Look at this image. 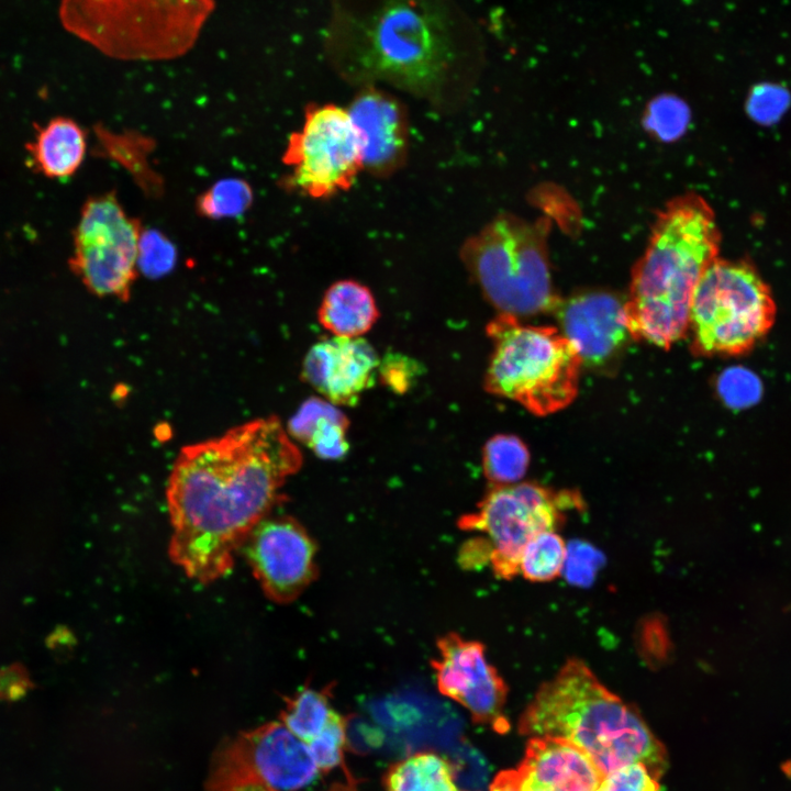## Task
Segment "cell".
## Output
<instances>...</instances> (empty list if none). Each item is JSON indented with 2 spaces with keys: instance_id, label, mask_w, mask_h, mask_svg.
<instances>
[{
  "instance_id": "obj_1",
  "label": "cell",
  "mask_w": 791,
  "mask_h": 791,
  "mask_svg": "<svg viewBox=\"0 0 791 791\" xmlns=\"http://www.w3.org/2000/svg\"><path fill=\"white\" fill-rule=\"evenodd\" d=\"M301 465V452L272 415L185 446L166 490L172 561L203 583L226 575Z\"/></svg>"
},
{
  "instance_id": "obj_2",
  "label": "cell",
  "mask_w": 791,
  "mask_h": 791,
  "mask_svg": "<svg viewBox=\"0 0 791 791\" xmlns=\"http://www.w3.org/2000/svg\"><path fill=\"white\" fill-rule=\"evenodd\" d=\"M718 246L714 214L700 196L677 197L659 211L625 300L632 337L667 349L684 335L694 289Z\"/></svg>"
},
{
  "instance_id": "obj_3",
  "label": "cell",
  "mask_w": 791,
  "mask_h": 791,
  "mask_svg": "<svg viewBox=\"0 0 791 791\" xmlns=\"http://www.w3.org/2000/svg\"><path fill=\"white\" fill-rule=\"evenodd\" d=\"M522 734L565 739L603 773L642 764L659 780L667 753L639 712L611 692L580 659H568L522 713Z\"/></svg>"
},
{
  "instance_id": "obj_4",
  "label": "cell",
  "mask_w": 791,
  "mask_h": 791,
  "mask_svg": "<svg viewBox=\"0 0 791 791\" xmlns=\"http://www.w3.org/2000/svg\"><path fill=\"white\" fill-rule=\"evenodd\" d=\"M359 44L343 57L353 81H383L438 108L455 105L465 81L463 63L441 13L422 0H385L361 19Z\"/></svg>"
},
{
  "instance_id": "obj_5",
  "label": "cell",
  "mask_w": 791,
  "mask_h": 791,
  "mask_svg": "<svg viewBox=\"0 0 791 791\" xmlns=\"http://www.w3.org/2000/svg\"><path fill=\"white\" fill-rule=\"evenodd\" d=\"M492 355L484 389L523 405L536 415L565 409L578 393L582 364L556 327L532 326L499 313L488 325Z\"/></svg>"
},
{
  "instance_id": "obj_6",
  "label": "cell",
  "mask_w": 791,
  "mask_h": 791,
  "mask_svg": "<svg viewBox=\"0 0 791 791\" xmlns=\"http://www.w3.org/2000/svg\"><path fill=\"white\" fill-rule=\"evenodd\" d=\"M548 226L502 214L463 244L459 255L484 298L516 317L554 311L547 254Z\"/></svg>"
},
{
  "instance_id": "obj_7",
  "label": "cell",
  "mask_w": 791,
  "mask_h": 791,
  "mask_svg": "<svg viewBox=\"0 0 791 791\" xmlns=\"http://www.w3.org/2000/svg\"><path fill=\"white\" fill-rule=\"evenodd\" d=\"M205 791H358L348 769H321L280 721L227 738L214 753Z\"/></svg>"
},
{
  "instance_id": "obj_8",
  "label": "cell",
  "mask_w": 791,
  "mask_h": 791,
  "mask_svg": "<svg viewBox=\"0 0 791 791\" xmlns=\"http://www.w3.org/2000/svg\"><path fill=\"white\" fill-rule=\"evenodd\" d=\"M775 312L768 287L749 264L716 258L692 296V349L700 355L745 353L767 334Z\"/></svg>"
},
{
  "instance_id": "obj_9",
  "label": "cell",
  "mask_w": 791,
  "mask_h": 791,
  "mask_svg": "<svg viewBox=\"0 0 791 791\" xmlns=\"http://www.w3.org/2000/svg\"><path fill=\"white\" fill-rule=\"evenodd\" d=\"M581 506L582 499L573 491H556L530 482L492 486L477 510L460 516L457 524L463 531L488 536L489 562L494 575L511 580L520 572L527 542L541 532L556 531L567 511Z\"/></svg>"
},
{
  "instance_id": "obj_10",
  "label": "cell",
  "mask_w": 791,
  "mask_h": 791,
  "mask_svg": "<svg viewBox=\"0 0 791 791\" xmlns=\"http://www.w3.org/2000/svg\"><path fill=\"white\" fill-rule=\"evenodd\" d=\"M143 226L130 216L115 192L90 197L74 231L73 272L99 297L127 301L136 277Z\"/></svg>"
},
{
  "instance_id": "obj_11",
  "label": "cell",
  "mask_w": 791,
  "mask_h": 791,
  "mask_svg": "<svg viewBox=\"0 0 791 791\" xmlns=\"http://www.w3.org/2000/svg\"><path fill=\"white\" fill-rule=\"evenodd\" d=\"M282 163L291 169L288 186L308 197L326 199L349 190L364 163L347 109L310 105L302 126L288 140Z\"/></svg>"
},
{
  "instance_id": "obj_12",
  "label": "cell",
  "mask_w": 791,
  "mask_h": 791,
  "mask_svg": "<svg viewBox=\"0 0 791 791\" xmlns=\"http://www.w3.org/2000/svg\"><path fill=\"white\" fill-rule=\"evenodd\" d=\"M244 544L257 581L277 603L296 600L317 576V546L290 516L264 517Z\"/></svg>"
},
{
  "instance_id": "obj_13",
  "label": "cell",
  "mask_w": 791,
  "mask_h": 791,
  "mask_svg": "<svg viewBox=\"0 0 791 791\" xmlns=\"http://www.w3.org/2000/svg\"><path fill=\"white\" fill-rule=\"evenodd\" d=\"M436 646L438 655L432 667L439 692L463 705L475 722L505 732L508 687L488 661L484 645L448 633L438 638Z\"/></svg>"
},
{
  "instance_id": "obj_14",
  "label": "cell",
  "mask_w": 791,
  "mask_h": 791,
  "mask_svg": "<svg viewBox=\"0 0 791 791\" xmlns=\"http://www.w3.org/2000/svg\"><path fill=\"white\" fill-rule=\"evenodd\" d=\"M379 358L360 337L324 339L302 363V379L335 405H355L378 375Z\"/></svg>"
},
{
  "instance_id": "obj_15",
  "label": "cell",
  "mask_w": 791,
  "mask_h": 791,
  "mask_svg": "<svg viewBox=\"0 0 791 791\" xmlns=\"http://www.w3.org/2000/svg\"><path fill=\"white\" fill-rule=\"evenodd\" d=\"M347 111L360 141L364 169L387 177L401 168L410 141L403 105L387 92L366 87Z\"/></svg>"
},
{
  "instance_id": "obj_16",
  "label": "cell",
  "mask_w": 791,
  "mask_h": 791,
  "mask_svg": "<svg viewBox=\"0 0 791 791\" xmlns=\"http://www.w3.org/2000/svg\"><path fill=\"white\" fill-rule=\"evenodd\" d=\"M554 311L562 335L587 365L604 364L630 335L625 301L609 292H584L560 300Z\"/></svg>"
},
{
  "instance_id": "obj_17",
  "label": "cell",
  "mask_w": 791,
  "mask_h": 791,
  "mask_svg": "<svg viewBox=\"0 0 791 791\" xmlns=\"http://www.w3.org/2000/svg\"><path fill=\"white\" fill-rule=\"evenodd\" d=\"M520 791H594L603 773L571 743L556 737H531L515 770Z\"/></svg>"
},
{
  "instance_id": "obj_18",
  "label": "cell",
  "mask_w": 791,
  "mask_h": 791,
  "mask_svg": "<svg viewBox=\"0 0 791 791\" xmlns=\"http://www.w3.org/2000/svg\"><path fill=\"white\" fill-rule=\"evenodd\" d=\"M26 149L36 171L48 178H68L85 159L86 132L73 119L57 116L44 126H36L34 140L26 144Z\"/></svg>"
},
{
  "instance_id": "obj_19",
  "label": "cell",
  "mask_w": 791,
  "mask_h": 791,
  "mask_svg": "<svg viewBox=\"0 0 791 791\" xmlns=\"http://www.w3.org/2000/svg\"><path fill=\"white\" fill-rule=\"evenodd\" d=\"M348 425V419L335 404L311 397L289 420L288 434L317 457L336 460L349 449L346 437Z\"/></svg>"
},
{
  "instance_id": "obj_20",
  "label": "cell",
  "mask_w": 791,
  "mask_h": 791,
  "mask_svg": "<svg viewBox=\"0 0 791 791\" xmlns=\"http://www.w3.org/2000/svg\"><path fill=\"white\" fill-rule=\"evenodd\" d=\"M317 317L322 326L335 336L360 337L376 323L379 311L366 286L344 279L326 289Z\"/></svg>"
},
{
  "instance_id": "obj_21",
  "label": "cell",
  "mask_w": 791,
  "mask_h": 791,
  "mask_svg": "<svg viewBox=\"0 0 791 791\" xmlns=\"http://www.w3.org/2000/svg\"><path fill=\"white\" fill-rule=\"evenodd\" d=\"M386 791H460L450 762L441 755L422 751L392 765L385 778Z\"/></svg>"
},
{
  "instance_id": "obj_22",
  "label": "cell",
  "mask_w": 791,
  "mask_h": 791,
  "mask_svg": "<svg viewBox=\"0 0 791 791\" xmlns=\"http://www.w3.org/2000/svg\"><path fill=\"white\" fill-rule=\"evenodd\" d=\"M331 687L305 688L287 700L280 722L305 744L314 739L336 712L331 704Z\"/></svg>"
},
{
  "instance_id": "obj_23",
  "label": "cell",
  "mask_w": 791,
  "mask_h": 791,
  "mask_svg": "<svg viewBox=\"0 0 791 791\" xmlns=\"http://www.w3.org/2000/svg\"><path fill=\"white\" fill-rule=\"evenodd\" d=\"M528 463L526 445L514 435H495L482 449L483 475L493 486L516 483L525 475Z\"/></svg>"
},
{
  "instance_id": "obj_24",
  "label": "cell",
  "mask_w": 791,
  "mask_h": 791,
  "mask_svg": "<svg viewBox=\"0 0 791 791\" xmlns=\"http://www.w3.org/2000/svg\"><path fill=\"white\" fill-rule=\"evenodd\" d=\"M566 553L567 545L556 531L541 532L525 545L520 572L533 582L552 581L562 572Z\"/></svg>"
},
{
  "instance_id": "obj_25",
  "label": "cell",
  "mask_w": 791,
  "mask_h": 791,
  "mask_svg": "<svg viewBox=\"0 0 791 791\" xmlns=\"http://www.w3.org/2000/svg\"><path fill=\"white\" fill-rule=\"evenodd\" d=\"M254 200L253 189L241 178H224L197 199V212L207 219L221 220L237 218L245 213Z\"/></svg>"
},
{
  "instance_id": "obj_26",
  "label": "cell",
  "mask_w": 791,
  "mask_h": 791,
  "mask_svg": "<svg viewBox=\"0 0 791 791\" xmlns=\"http://www.w3.org/2000/svg\"><path fill=\"white\" fill-rule=\"evenodd\" d=\"M346 721L335 712L324 729L307 743L316 765L325 771L347 769L345 764Z\"/></svg>"
},
{
  "instance_id": "obj_27",
  "label": "cell",
  "mask_w": 791,
  "mask_h": 791,
  "mask_svg": "<svg viewBox=\"0 0 791 791\" xmlns=\"http://www.w3.org/2000/svg\"><path fill=\"white\" fill-rule=\"evenodd\" d=\"M177 259L175 245L159 231L143 227L137 253V269L148 278L169 272Z\"/></svg>"
},
{
  "instance_id": "obj_28",
  "label": "cell",
  "mask_w": 791,
  "mask_h": 791,
  "mask_svg": "<svg viewBox=\"0 0 791 791\" xmlns=\"http://www.w3.org/2000/svg\"><path fill=\"white\" fill-rule=\"evenodd\" d=\"M717 390L727 405L742 409L759 400L762 386L758 377L750 370L732 367L721 374Z\"/></svg>"
},
{
  "instance_id": "obj_29",
  "label": "cell",
  "mask_w": 791,
  "mask_h": 791,
  "mask_svg": "<svg viewBox=\"0 0 791 791\" xmlns=\"http://www.w3.org/2000/svg\"><path fill=\"white\" fill-rule=\"evenodd\" d=\"M603 561V555L592 545L573 541L567 545L562 571L570 583L588 587L593 582Z\"/></svg>"
},
{
  "instance_id": "obj_30",
  "label": "cell",
  "mask_w": 791,
  "mask_h": 791,
  "mask_svg": "<svg viewBox=\"0 0 791 791\" xmlns=\"http://www.w3.org/2000/svg\"><path fill=\"white\" fill-rule=\"evenodd\" d=\"M422 374L421 365L402 354H388L379 363L381 382L396 393L406 392Z\"/></svg>"
},
{
  "instance_id": "obj_31",
  "label": "cell",
  "mask_w": 791,
  "mask_h": 791,
  "mask_svg": "<svg viewBox=\"0 0 791 791\" xmlns=\"http://www.w3.org/2000/svg\"><path fill=\"white\" fill-rule=\"evenodd\" d=\"M594 791H660V786L644 765L634 764L605 775Z\"/></svg>"
},
{
  "instance_id": "obj_32",
  "label": "cell",
  "mask_w": 791,
  "mask_h": 791,
  "mask_svg": "<svg viewBox=\"0 0 791 791\" xmlns=\"http://www.w3.org/2000/svg\"><path fill=\"white\" fill-rule=\"evenodd\" d=\"M34 687L20 664L0 669V701H18Z\"/></svg>"
},
{
  "instance_id": "obj_33",
  "label": "cell",
  "mask_w": 791,
  "mask_h": 791,
  "mask_svg": "<svg viewBox=\"0 0 791 791\" xmlns=\"http://www.w3.org/2000/svg\"><path fill=\"white\" fill-rule=\"evenodd\" d=\"M489 791H520L515 770L500 772L490 786Z\"/></svg>"
}]
</instances>
